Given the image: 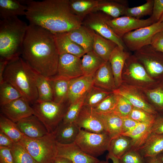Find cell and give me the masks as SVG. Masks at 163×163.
<instances>
[{"instance_id": "cell-34", "label": "cell", "mask_w": 163, "mask_h": 163, "mask_svg": "<svg viewBox=\"0 0 163 163\" xmlns=\"http://www.w3.org/2000/svg\"><path fill=\"white\" fill-rule=\"evenodd\" d=\"M104 62L93 50L85 53L81 59L83 75H94Z\"/></svg>"}, {"instance_id": "cell-22", "label": "cell", "mask_w": 163, "mask_h": 163, "mask_svg": "<svg viewBox=\"0 0 163 163\" xmlns=\"http://www.w3.org/2000/svg\"><path fill=\"white\" fill-rule=\"evenodd\" d=\"M53 35L59 55L69 54L81 58L86 53L81 46L69 37L67 32L56 33Z\"/></svg>"}, {"instance_id": "cell-35", "label": "cell", "mask_w": 163, "mask_h": 163, "mask_svg": "<svg viewBox=\"0 0 163 163\" xmlns=\"http://www.w3.org/2000/svg\"><path fill=\"white\" fill-rule=\"evenodd\" d=\"M139 89L157 111H163V82L157 83L147 88Z\"/></svg>"}, {"instance_id": "cell-8", "label": "cell", "mask_w": 163, "mask_h": 163, "mask_svg": "<svg viewBox=\"0 0 163 163\" xmlns=\"http://www.w3.org/2000/svg\"><path fill=\"white\" fill-rule=\"evenodd\" d=\"M111 139L107 132L96 133L81 129L75 142L85 152L97 158L108 151Z\"/></svg>"}, {"instance_id": "cell-4", "label": "cell", "mask_w": 163, "mask_h": 163, "mask_svg": "<svg viewBox=\"0 0 163 163\" xmlns=\"http://www.w3.org/2000/svg\"><path fill=\"white\" fill-rule=\"evenodd\" d=\"M28 25L18 17L0 21V59L21 56Z\"/></svg>"}, {"instance_id": "cell-57", "label": "cell", "mask_w": 163, "mask_h": 163, "mask_svg": "<svg viewBox=\"0 0 163 163\" xmlns=\"http://www.w3.org/2000/svg\"><path fill=\"white\" fill-rule=\"evenodd\" d=\"M97 163H109L108 160L106 159V160L100 161Z\"/></svg>"}, {"instance_id": "cell-50", "label": "cell", "mask_w": 163, "mask_h": 163, "mask_svg": "<svg viewBox=\"0 0 163 163\" xmlns=\"http://www.w3.org/2000/svg\"><path fill=\"white\" fill-rule=\"evenodd\" d=\"M151 134H163V117H157L151 128Z\"/></svg>"}, {"instance_id": "cell-47", "label": "cell", "mask_w": 163, "mask_h": 163, "mask_svg": "<svg viewBox=\"0 0 163 163\" xmlns=\"http://www.w3.org/2000/svg\"><path fill=\"white\" fill-rule=\"evenodd\" d=\"M163 14V0H154L152 12L150 17L154 23L158 22Z\"/></svg>"}, {"instance_id": "cell-44", "label": "cell", "mask_w": 163, "mask_h": 163, "mask_svg": "<svg viewBox=\"0 0 163 163\" xmlns=\"http://www.w3.org/2000/svg\"><path fill=\"white\" fill-rule=\"evenodd\" d=\"M117 95V104L114 112L123 118L129 117L134 107L125 97Z\"/></svg>"}, {"instance_id": "cell-42", "label": "cell", "mask_w": 163, "mask_h": 163, "mask_svg": "<svg viewBox=\"0 0 163 163\" xmlns=\"http://www.w3.org/2000/svg\"><path fill=\"white\" fill-rule=\"evenodd\" d=\"M117 102V94L112 92L93 108L96 112L100 113L113 112L115 109Z\"/></svg>"}, {"instance_id": "cell-25", "label": "cell", "mask_w": 163, "mask_h": 163, "mask_svg": "<svg viewBox=\"0 0 163 163\" xmlns=\"http://www.w3.org/2000/svg\"><path fill=\"white\" fill-rule=\"evenodd\" d=\"M81 129L75 122L65 123L62 121L53 134L56 142L69 144L75 142Z\"/></svg>"}, {"instance_id": "cell-54", "label": "cell", "mask_w": 163, "mask_h": 163, "mask_svg": "<svg viewBox=\"0 0 163 163\" xmlns=\"http://www.w3.org/2000/svg\"><path fill=\"white\" fill-rule=\"evenodd\" d=\"M146 163H163L162 160V154H160L157 156L145 158Z\"/></svg>"}, {"instance_id": "cell-37", "label": "cell", "mask_w": 163, "mask_h": 163, "mask_svg": "<svg viewBox=\"0 0 163 163\" xmlns=\"http://www.w3.org/2000/svg\"><path fill=\"white\" fill-rule=\"evenodd\" d=\"M0 130L18 143L24 135L20 131L15 123L2 114L0 115Z\"/></svg>"}, {"instance_id": "cell-31", "label": "cell", "mask_w": 163, "mask_h": 163, "mask_svg": "<svg viewBox=\"0 0 163 163\" xmlns=\"http://www.w3.org/2000/svg\"><path fill=\"white\" fill-rule=\"evenodd\" d=\"M104 119L107 132L111 139L122 133L123 118L115 112L99 113Z\"/></svg>"}, {"instance_id": "cell-17", "label": "cell", "mask_w": 163, "mask_h": 163, "mask_svg": "<svg viewBox=\"0 0 163 163\" xmlns=\"http://www.w3.org/2000/svg\"><path fill=\"white\" fill-rule=\"evenodd\" d=\"M57 156L66 158L73 163H97L100 160L83 152L74 142L69 144L56 142Z\"/></svg>"}, {"instance_id": "cell-12", "label": "cell", "mask_w": 163, "mask_h": 163, "mask_svg": "<svg viewBox=\"0 0 163 163\" xmlns=\"http://www.w3.org/2000/svg\"><path fill=\"white\" fill-rule=\"evenodd\" d=\"M107 22L114 33L121 38L125 34L132 30L148 26L154 23L150 17L145 19H141L126 16L115 18L110 16Z\"/></svg>"}, {"instance_id": "cell-29", "label": "cell", "mask_w": 163, "mask_h": 163, "mask_svg": "<svg viewBox=\"0 0 163 163\" xmlns=\"http://www.w3.org/2000/svg\"><path fill=\"white\" fill-rule=\"evenodd\" d=\"M27 7L20 0H0V18L1 20L25 16Z\"/></svg>"}, {"instance_id": "cell-13", "label": "cell", "mask_w": 163, "mask_h": 163, "mask_svg": "<svg viewBox=\"0 0 163 163\" xmlns=\"http://www.w3.org/2000/svg\"><path fill=\"white\" fill-rule=\"evenodd\" d=\"M75 122L80 129L89 132L107 133L103 119L92 107L83 105Z\"/></svg>"}, {"instance_id": "cell-14", "label": "cell", "mask_w": 163, "mask_h": 163, "mask_svg": "<svg viewBox=\"0 0 163 163\" xmlns=\"http://www.w3.org/2000/svg\"><path fill=\"white\" fill-rule=\"evenodd\" d=\"M113 93L126 98L134 107L157 115L158 112L150 104L143 93L139 89L124 83Z\"/></svg>"}, {"instance_id": "cell-28", "label": "cell", "mask_w": 163, "mask_h": 163, "mask_svg": "<svg viewBox=\"0 0 163 163\" xmlns=\"http://www.w3.org/2000/svg\"><path fill=\"white\" fill-rule=\"evenodd\" d=\"M137 151L145 158L161 154L163 151V134H151Z\"/></svg>"}, {"instance_id": "cell-20", "label": "cell", "mask_w": 163, "mask_h": 163, "mask_svg": "<svg viewBox=\"0 0 163 163\" xmlns=\"http://www.w3.org/2000/svg\"><path fill=\"white\" fill-rule=\"evenodd\" d=\"M130 55L129 53L117 46L110 56L109 61L113 75L117 88L123 83L122 71L126 61Z\"/></svg>"}, {"instance_id": "cell-30", "label": "cell", "mask_w": 163, "mask_h": 163, "mask_svg": "<svg viewBox=\"0 0 163 163\" xmlns=\"http://www.w3.org/2000/svg\"><path fill=\"white\" fill-rule=\"evenodd\" d=\"M117 46L113 41L95 32L93 50L104 61H109L111 54Z\"/></svg>"}, {"instance_id": "cell-43", "label": "cell", "mask_w": 163, "mask_h": 163, "mask_svg": "<svg viewBox=\"0 0 163 163\" xmlns=\"http://www.w3.org/2000/svg\"><path fill=\"white\" fill-rule=\"evenodd\" d=\"M84 96L70 104L63 117L64 123H72L75 121L83 105Z\"/></svg>"}, {"instance_id": "cell-39", "label": "cell", "mask_w": 163, "mask_h": 163, "mask_svg": "<svg viewBox=\"0 0 163 163\" xmlns=\"http://www.w3.org/2000/svg\"><path fill=\"white\" fill-rule=\"evenodd\" d=\"M23 97L21 93L9 83L4 81L0 84V105Z\"/></svg>"}, {"instance_id": "cell-3", "label": "cell", "mask_w": 163, "mask_h": 163, "mask_svg": "<svg viewBox=\"0 0 163 163\" xmlns=\"http://www.w3.org/2000/svg\"><path fill=\"white\" fill-rule=\"evenodd\" d=\"M34 72L21 56L8 61L3 75V80L13 85L32 104L38 98Z\"/></svg>"}, {"instance_id": "cell-24", "label": "cell", "mask_w": 163, "mask_h": 163, "mask_svg": "<svg viewBox=\"0 0 163 163\" xmlns=\"http://www.w3.org/2000/svg\"><path fill=\"white\" fill-rule=\"evenodd\" d=\"M155 119L139 123L133 129L122 134L132 139V144L130 149L137 150L143 144L151 134V129Z\"/></svg>"}, {"instance_id": "cell-23", "label": "cell", "mask_w": 163, "mask_h": 163, "mask_svg": "<svg viewBox=\"0 0 163 163\" xmlns=\"http://www.w3.org/2000/svg\"><path fill=\"white\" fill-rule=\"evenodd\" d=\"M95 32L82 24L67 32L69 37L81 46L86 53L93 50Z\"/></svg>"}, {"instance_id": "cell-55", "label": "cell", "mask_w": 163, "mask_h": 163, "mask_svg": "<svg viewBox=\"0 0 163 163\" xmlns=\"http://www.w3.org/2000/svg\"><path fill=\"white\" fill-rule=\"evenodd\" d=\"M53 163H73L69 159L64 157L57 156Z\"/></svg>"}, {"instance_id": "cell-52", "label": "cell", "mask_w": 163, "mask_h": 163, "mask_svg": "<svg viewBox=\"0 0 163 163\" xmlns=\"http://www.w3.org/2000/svg\"><path fill=\"white\" fill-rule=\"evenodd\" d=\"M16 143L8 136L0 130V146L11 148Z\"/></svg>"}, {"instance_id": "cell-33", "label": "cell", "mask_w": 163, "mask_h": 163, "mask_svg": "<svg viewBox=\"0 0 163 163\" xmlns=\"http://www.w3.org/2000/svg\"><path fill=\"white\" fill-rule=\"evenodd\" d=\"M99 0H69L70 9L75 15L83 21L87 15L93 11Z\"/></svg>"}, {"instance_id": "cell-53", "label": "cell", "mask_w": 163, "mask_h": 163, "mask_svg": "<svg viewBox=\"0 0 163 163\" xmlns=\"http://www.w3.org/2000/svg\"><path fill=\"white\" fill-rule=\"evenodd\" d=\"M9 61L2 59H0V84L3 81V75Z\"/></svg>"}, {"instance_id": "cell-51", "label": "cell", "mask_w": 163, "mask_h": 163, "mask_svg": "<svg viewBox=\"0 0 163 163\" xmlns=\"http://www.w3.org/2000/svg\"><path fill=\"white\" fill-rule=\"evenodd\" d=\"M139 123L129 117L123 118L122 133L133 129Z\"/></svg>"}, {"instance_id": "cell-48", "label": "cell", "mask_w": 163, "mask_h": 163, "mask_svg": "<svg viewBox=\"0 0 163 163\" xmlns=\"http://www.w3.org/2000/svg\"><path fill=\"white\" fill-rule=\"evenodd\" d=\"M0 163H14L10 148L0 146Z\"/></svg>"}, {"instance_id": "cell-5", "label": "cell", "mask_w": 163, "mask_h": 163, "mask_svg": "<svg viewBox=\"0 0 163 163\" xmlns=\"http://www.w3.org/2000/svg\"><path fill=\"white\" fill-rule=\"evenodd\" d=\"M38 163H53L57 157V146L53 133L32 138L25 136L18 143Z\"/></svg>"}, {"instance_id": "cell-11", "label": "cell", "mask_w": 163, "mask_h": 163, "mask_svg": "<svg viewBox=\"0 0 163 163\" xmlns=\"http://www.w3.org/2000/svg\"><path fill=\"white\" fill-rule=\"evenodd\" d=\"M110 16L100 11L93 12L83 19L82 24L102 37L112 40L123 50L126 48L122 39L117 36L107 24Z\"/></svg>"}, {"instance_id": "cell-36", "label": "cell", "mask_w": 163, "mask_h": 163, "mask_svg": "<svg viewBox=\"0 0 163 163\" xmlns=\"http://www.w3.org/2000/svg\"><path fill=\"white\" fill-rule=\"evenodd\" d=\"M34 77L38 94L37 101L40 102L53 101V90L48 78L35 71Z\"/></svg>"}, {"instance_id": "cell-9", "label": "cell", "mask_w": 163, "mask_h": 163, "mask_svg": "<svg viewBox=\"0 0 163 163\" xmlns=\"http://www.w3.org/2000/svg\"><path fill=\"white\" fill-rule=\"evenodd\" d=\"M133 55L151 78L157 82H163V53L149 45L135 51Z\"/></svg>"}, {"instance_id": "cell-26", "label": "cell", "mask_w": 163, "mask_h": 163, "mask_svg": "<svg viewBox=\"0 0 163 163\" xmlns=\"http://www.w3.org/2000/svg\"><path fill=\"white\" fill-rule=\"evenodd\" d=\"M127 2L124 0H99L93 12L100 11L112 18H118L124 15L128 7Z\"/></svg>"}, {"instance_id": "cell-18", "label": "cell", "mask_w": 163, "mask_h": 163, "mask_svg": "<svg viewBox=\"0 0 163 163\" xmlns=\"http://www.w3.org/2000/svg\"><path fill=\"white\" fill-rule=\"evenodd\" d=\"M93 75H83L70 79L68 96L70 104L84 96L94 85Z\"/></svg>"}, {"instance_id": "cell-38", "label": "cell", "mask_w": 163, "mask_h": 163, "mask_svg": "<svg viewBox=\"0 0 163 163\" xmlns=\"http://www.w3.org/2000/svg\"><path fill=\"white\" fill-rule=\"evenodd\" d=\"M112 93L93 85L84 96L83 105L94 108Z\"/></svg>"}, {"instance_id": "cell-7", "label": "cell", "mask_w": 163, "mask_h": 163, "mask_svg": "<svg viewBox=\"0 0 163 163\" xmlns=\"http://www.w3.org/2000/svg\"><path fill=\"white\" fill-rule=\"evenodd\" d=\"M122 78L123 83L140 89L151 87L160 83L150 77L134 55H130L126 60Z\"/></svg>"}, {"instance_id": "cell-2", "label": "cell", "mask_w": 163, "mask_h": 163, "mask_svg": "<svg viewBox=\"0 0 163 163\" xmlns=\"http://www.w3.org/2000/svg\"><path fill=\"white\" fill-rule=\"evenodd\" d=\"M27 7L26 17L29 24L38 26L53 34L67 32L82 24L74 14L69 0H20Z\"/></svg>"}, {"instance_id": "cell-32", "label": "cell", "mask_w": 163, "mask_h": 163, "mask_svg": "<svg viewBox=\"0 0 163 163\" xmlns=\"http://www.w3.org/2000/svg\"><path fill=\"white\" fill-rule=\"evenodd\" d=\"M132 139L122 135L112 139L108 150V154L120 159L131 149Z\"/></svg>"}, {"instance_id": "cell-61", "label": "cell", "mask_w": 163, "mask_h": 163, "mask_svg": "<svg viewBox=\"0 0 163 163\" xmlns=\"http://www.w3.org/2000/svg\"></svg>"}, {"instance_id": "cell-56", "label": "cell", "mask_w": 163, "mask_h": 163, "mask_svg": "<svg viewBox=\"0 0 163 163\" xmlns=\"http://www.w3.org/2000/svg\"><path fill=\"white\" fill-rule=\"evenodd\" d=\"M106 159L107 160L111 159L113 163H120L119 159L109 154H108L106 156Z\"/></svg>"}, {"instance_id": "cell-40", "label": "cell", "mask_w": 163, "mask_h": 163, "mask_svg": "<svg viewBox=\"0 0 163 163\" xmlns=\"http://www.w3.org/2000/svg\"><path fill=\"white\" fill-rule=\"evenodd\" d=\"M154 0H147L144 4L132 8L127 7L125 11L124 16L138 19L152 14Z\"/></svg>"}, {"instance_id": "cell-15", "label": "cell", "mask_w": 163, "mask_h": 163, "mask_svg": "<svg viewBox=\"0 0 163 163\" xmlns=\"http://www.w3.org/2000/svg\"><path fill=\"white\" fill-rule=\"evenodd\" d=\"M29 103L21 97L0 106L1 113L14 122L34 115V111Z\"/></svg>"}, {"instance_id": "cell-16", "label": "cell", "mask_w": 163, "mask_h": 163, "mask_svg": "<svg viewBox=\"0 0 163 163\" xmlns=\"http://www.w3.org/2000/svg\"><path fill=\"white\" fill-rule=\"evenodd\" d=\"M56 75L70 79L83 75L81 58L69 54L59 55Z\"/></svg>"}, {"instance_id": "cell-46", "label": "cell", "mask_w": 163, "mask_h": 163, "mask_svg": "<svg viewBox=\"0 0 163 163\" xmlns=\"http://www.w3.org/2000/svg\"><path fill=\"white\" fill-rule=\"evenodd\" d=\"M119 159L120 163H146L145 158L138 151L133 149L129 150Z\"/></svg>"}, {"instance_id": "cell-58", "label": "cell", "mask_w": 163, "mask_h": 163, "mask_svg": "<svg viewBox=\"0 0 163 163\" xmlns=\"http://www.w3.org/2000/svg\"><path fill=\"white\" fill-rule=\"evenodd\" d=\"M158 21H159V22L163 21V14L161 16L160 19H159Z\"/></svg>"}, {"instance_id": "cell-10", "label": "cell", "mask_w": 163, "mask_h": 163, "mask_svg": "<svg viewBox=\"0 0 163 163\" xmlns=\"http://www.w3.org/2000/svg\"><path fill=\"white\" fill-rule=\"evenodd\" d=\"M163 30V21H158L129 32L121 38L126 47L130 51H136L145 46L151 45L153 36Z\"/></svg>"}, {"instance_id": "cell-59", "label": "cell", "mask_w": 163, "mask_h": 163, "mask_svg": "<svg viewBox=\"0 0 163 163\" xmlns=\"http://www.w3.org/2000/svg\"><path fill=\"white\" fill-rule=\"evenodd\" d=\"M162 160L163 163V151L162 152Z\"/></svg>"}, {"instance_id": "cell-1", "label": "cell", "mask_w": 163, "mask_h": 163, "mask_svg": "<svg viewBox=\"0 0 163 163\" xmlns=\"http://www.w3.org/2000/svg\"><path fill=\"white\" fill-rule=\"evenodd\" d=\"M59 56L53 34L29 24L21 56L30 67L46 77L53 76L57 73Z\"/></svg>"}, {"instance_id": "cell-45", "label": "cell", "mask_w": 163, "mask_h": 163, "mask_svg": "<svg viewBox=\"0 0 163 163\" xmlns=\"http://www.w3.org/2000/svg\"><path fill=\"white\" fill-rule=\"evenodd\" d=\"M157 117V115L133 107L129 117L138 122L142 123L154 120Z\"/></svg>"}, {"instance_id": "cell-21", "label": "cell", "mask_w": 163, "mask_h": 163, "mask_svg": "<svg viewBox=\"0 0 163 163\" xmlns=\"http://www.w3.org/2000/svg\"><path fill=\"white\" fill-rule=\"evenodd\" d=\"M94 85L113 92L117 88L111 66L109 61L105 62L93 75Z\"/></svg>"}, {"instance_id": "cell-49", "label": "cell", "mask_w": 163, "mask_h": 163, "mask_svg": "<svg viewBox=\"0 0 163 163\" xmlns=\"http://www.w3.org/2000/svg\"><path fill=\"white\" fill-rule=\"evenodd\" d=\"M151 45L156 50L163 53V33L162 31L153 36Z\"/></svg>"}, {"instance_id": "cell-41", "label": "cell", "mask_w": 163, "mask_h": 163, "mask_svg": "<svg viewBox=\"0 0 163 163\" xmlns=\"http://www.w3.org/2000/svg\"><path fill=\"white\" fill-rule=\"evenodd\" d=\"M11 149L14 163H38L19 143H15Z\"/></svg>"}, {"instance_id": "cell-19", "label": "cell", "mask_w": 163, "mask_h": 163, "mask_svg": "<svg viewBox=\"0 0 163 163\" xmlns=\"http://www.w3.org/2000/svg\"><path fill=\"white\" fill-rule=\"evenodd\" d=\"M16 123L21 133L30 138H40L49 133L43 123L34 115L23 119Z\"/></svg>"}, {"instance_id": "cell-6", "label": "cell", "mask_w": 163, "mask_h": 163, "mask_svg": "<svg viewBox=\"0 0 163 163\" xmlns=\"http://www.w3.org/2000/svg\"><path fill=\"white\" fill-rule=\"evenodd\" d=\"M70 104L53 101H37L32 104L34 115L43 123L49 133H53L63 117Z\"/></svg>"}, {"instance_id": "cell-60", "label": "cell", "mask_w": 163, "mask_h": 163, "mask_svg": "<svg viewBox=\"0 0 163 163\" xmlns=\"http://www.w3.org/2000/svg\"><path fill=\"white\" fill-rule=\"evenodd\" d=\"M162 32L163 33V30L162 31Z\"/></svg>"}, {"instance_id": "cell-27", "label": "cell", "mask_w": 163, "mask_h": 163, "mask_svg": "<svg viewBox=\"0 0 163 163\" xmlns=\"http://www.w3.org/2000/svg\"><path fill=\"white\" fill-rule=\"evenodd\" d=\"M48 78L53 90V101L58 103L68 102V96L70 79L56 75Z\"/></svg>"}]
</instances>
